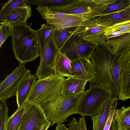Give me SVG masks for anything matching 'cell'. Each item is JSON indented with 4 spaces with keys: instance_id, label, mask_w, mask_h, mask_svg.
<instances>
[{
    "instance_id": "1",
    "label": "cell",
    "mask_w": 130,
    "mask_h": 130,
    "mask_svg": "<svg viewBox=\"0 0 130 130\" xmlns=\"http://www.w3.org/2000/svg\"><path fill=\"white\" fill-rule=\"evenodd\" d=\"M90 59L95 76L89 82V88L95 87L103 89L112 97L118 98L121 64L119 56L112 53L106 41L96 46Z\"/></svg>"
},
{
    "instance_id": "2",
    "label": "cell",
    "mask_w": 130,
    "mask_h": 130,
    "mask_svg": "<svg viewBox=\"0 0 130 130\" xmlns=\"http://www.w3.org/2000/svg\"><path fill=\"white\" fill-rule=\"evenodd\" d=\"M11 42L15 57L19 63H26L40 57L36 30L26 23L12 24Z\"/></svg>"
},
{
    "instance_id": "3",
    "label": "cell",
    "mask_w": 130,
    "mask_h": 130,
    "mask_svg": "<svg viewBox=\"0 0 130 130\" xmlns=\"http://www.w3.org/2000/svg\"><path fill=\"white\" fill-rule=\"evenodd\" d=\"M66 78L57 74L36 80L26 104L37 103L43 107L54 103L62 95V86Z\"/></svg>"
},
{
    "instance_id": "4",
    "label": "cell",
    "mask_w": 130,
    "mask_h": 130,
    "mask_svg": "<svg viewBox=\"0 0 130 130\" xmlns=\"http://www.w3.org/2000/svg\"><path fill=\"white\" fill-rule=\"evenodd\" d=\"M117 0H71L63 5L48 8L54 11L91 20L103 14L109 6Z\"/></svg>"
},
{
    "instance_id": "5",
    "label": "cell",
    "mask_w": 130,
    "mask_h": 130,
    "mask_svg": "<svg viewBox=\"0 0 130 130\" xmlns=\"http://www.w3.org/2000/svg\"><path fill=\"white\" fill-rule=\"evenodd\" d=\"M83 93L64 97L62 95L54 103L42 107L52 125L62 124L74 114H79L78 106Z\"/></svg>"
},
{
    "instance_id": "6",
    "label": "cell",
    "mask_w": 130,
    "mask_h": 130,
    "mask_svg": "<svg viewBox=\"0 0 130 130\" xmlns=\"http://www.w3.org/2000/svg\"><path fill=\"white\" fill-rule=\"evenodd\" d=\"M111 96L103 89L95 87L89 88L82 95L78 106L79 114L82 117H92L97 115L104 103Z\"/></svg>"
},
{
    "instance_id": "7",
    "label": "cell",
    "mask_w": 130,
    "mask_h": 130,
    "mask_svg": "<svg viewBox=\"0 0 130 130\" xmlns=\"http://www.w3.org/2000/svg\"><path fill=\"white\" fill-rule=\"evenodd\" d=\"M60 51L51 34L44 50L40 53V62L35 74L38 80L57 74L55 70L56 62Z\"/></svg>"
},
{
    "instance_id": "8",
    "label": "cell",
    "mask_w": 130,
    "mask_h": 130,
    "mask_svg": "<svg viewBox=\"0 0 130 130\" xmlns=\"http://www.w3.org/2000/svg\"><path fill=\"white\" fill-rule=\"evenodd\" d=\"M96 46L79 37L73 35L60 52L71 61L83 58H90Z\"/></svg>"
},
{
    "instance_id": "9",
    "label": "cell",
    "mask_w": 130,
    "mask_h": 130,
    "mask_svg": "<svg viewBox=\"0 0 130 130\" xmlns=\"http://www.w3.org/2000/svg\"><path fill=\"white\" fill-rule=\"evenodd\" d=\"M31 71L27 69L25 64L19 65L7 76L0 84V101H6L16 96L18 88L23 80L31 74Z\"/></svg>"
},
{
    "instance_id": "10",
    "label": "cell",
    "mask_w": 130,
    "mask_h": 130,
    "mask_svg": "<svg viewBox=\"0 0 130 130\" xmlns=\"http://www.w3.org/2000/svg\"><path fill=\"white\" fill-rule=\"evenodd\" d=\"M40 105L36 103L27 105L21 121L20 130H37L48 121Z\"/></svg>"
},
{
    "instance_id": "11",
    "label": "cell",
    "mask_w": 130,
    "mask_h": 130,
    "mask_svg": "<svg viewBox=\"0 0 130 130\" xmlns=\"http://www.w3.org/2000/svg\"><path fill=\"white\" fill-rule=\"evenodd\" d=\"M121 60L118 100L130 99V49L119 56Z\"/></svg>"
},
{
    "instance_id": "12",
    "label": "cell",
    "mask_w": 130,
    "mask_h": 130,
    "mask_svg": "<svg viewBox=\"0 0 130 130\" xmlns=\"http://www.w3.org/2000/svg\"><path fill=\"white\" fill-rule=\"evenodd\" d=\"M106 28L97 24L93 20L90 24L77 27L73 35L96 46L106 41L104 33Z\"/></svg>"
},
{
    "instance_id": "13",
    "label": "cell",
    "mask_w": 130,
    "mask_h": 130,
    "mask_svg": "<svg viewBox=\"0 0 130 130\" xmlns=\"http://www.w3.org/2000/svg\"><path fill=\"white\" fill-rule=\"evenodd\" d=\"M90 58H83L71 61V77L90 82L94 78L93 65Z\"/></svg>"
},
{
    "instance_id": "14",
    "label": "cell",
    "mask_w": 130,
    "mask_h": 130,
    "mask_svg": "<svg viewBox=\"0 0 130 130\" xmlns=\"http://www.w3.org/2000/svg\"><path fill=\"white\" fill-rule=\"evenodd\" d=\"M97 24L105 28L130 20V6L121 10L103 14L93 19Z\"/></svg>"
},
{
    "instance_id": "15",
    "label": "cell",
    "mask_w": 130,
    "mask_h": 130,
    "mask_svg": "<svg viewBox=\"0 0 130 130\" xmlns=\"http://www.w3.org/2000/svg\"><path fill=\"white\" fill-rule=\"evenodd\" d=\"M118 100L115 97H110L104 104L99 113L91 117L93 122V130H103L115 102Z\"/></svg>"
},
{
    "instance_id": "16",
    "label": "cell",
    "mask_w": 130,
    "mask_h": 130,
    "mask_svg": "<svg viewBox=\"0 0 130 130\" xmlns=\"http://www.w3.org/2000/svg\"><path fill=\"white\" fill-rule=\"evenodd\" d=\"M35 74L26 77L20 85L16 95L18 108L26 104L34 84L36 81Z\"/></svg>"
},
{
    "instance_id": "17",
    "label": "cell",
    "mask_w": 130,
    "mask_h": 130,
    "mask_svg": "<svg viewBox=\"0 0 130 130\" xmlns=\"http://www.w3.org/2000/svg\"><path fill=\"white\" fill-rule=\"evenodd\" d=\"M87 82L71 77L66 78L62 86V95L66 97L84 93Z\"/></svg>"
},
{
    "instance_id": "18",
    "label": "cell",
    "mask_w": 130,
    "mask_h": 130,
    "mask_svg": "<svg viewBox=\"0 0 130 130\" xmlns=\"http://www.w3.org/2000/svg\"><path fill=\"white\" fill-rule=\"evenodd\" d=\"M106 42L112 53L119 56L130 49V33L109 39Z\"/></svg>"
},
{
    "instance_id": "19",
    "label": "cell",
    "mask_w": 130,
    "mask_h": 130,
    "mask_svg": "<svg viewBox=\"0 0 130 130\" xmlns=\"http://www.w3.org/2000/svg\"><path fill=\"white\" fill-rule=\"evenodd\" d=\"M31 9L30 4L16 8L11 11L2 21L9 22L12 24L26 23L31 17Z\"/></svg>"
},
{
    "instance_id": "20",
    "label": "cell",
    "mask_w": 130,
    "mask_h": 130,
    "mask_svg": "<svg viewBox=\"0 0 130 130\" xmlns=\"http://www.w3.org/2000/svg\"><path fill=\"white\" fill-rule=\"evenodd\" d=\"M37 9L47 23L54 25L56 27L70 15L52 10L45 6H38Z\"/></svg>"
},
{
    "instance_id": "21",
    "label": "cell",
    "mask_w": 130,
    "mask_h": 130,
    "mask_svg": "<svg viewBox=\"0 0 130 130\" xmlns=\"http://www.w3.org/2000/svg\"><path fill=\"white\" fill-rule=\"evenodd\" d=\"M77 27L58 29L55 26L54 27L51 35L56 45L60 50L74 34Z\"/></svg>"
},
{
    "instance_id": "22",
    "label": "cell",
    "mask_w": 130,
    "mask_h": 130,
    "mask_svg": "<svg viewBox=\"0 0 130 130\" xmlns=\"http://www.w3.org/2000/svg\"><path fill=\"white\" fill-rule=\"evenodd\" d=\"M114 116L117 122L118 130H125L130 127V106L116 109Z\"/></svg>"
},
{
    "instance_id": "23",
    "label": "cell",
    "mask_w": 130,
    "mask_h": 130,
    "mask_svg": "<svg viewBox=\"0 0 130 130\" xmlns=\"http://www.w3.org/2000/svg\"><path fill=\"white\" fill-rule=\"evenodd\" d=\"M104 33L106 40L130 33V20L106 28Z\"/></svg>"
},
{
    "instance_id": "24",
    "label": "cell",
    "mask_w": 130,
    "mask_h": 130,
    "mask_svg": "<svg viewBox=\"0 0 130 130\" xmlns=\"http://www.w3.org/2000/svg\"><path fill=\"white\" fill-rule=\"evenodd\" d=\"M71 62L70 59L60 51L56 62L55 70L57 74L61 76L71 77Z\"/></svg>"
},
{
    "instance_id": "25",
    "label": "cell",
    "mask_w": 130,
    "mask_h": 130,
    "mask_svg": "<svg viewBox=\"0 0 130 130\" xmlns=\"http://www.w3.org/2000/svg\"><path fill=\"white\" fill-rule=\"evenodd\" d=\"M41 26V27L39 29L36 30L39 45L40 53L45 48L48 39L55 27L54 25L47 23L43 24Z\"/></svg>"
},
{
    "instance_id": "26",
    "label": "cell",
    "mask_w": 130,
    "mask_h": 130,
    "mask_svg": "<svg viewBox=\"0 0 130 130\" xmlns=\"http://www.w3.org/2000/svg\"><path fill=\"white\" fill-rule=\"evenodd\" d=\"M26 104L18 108L16 111L7 119L6 130H18L25 108Z\"/></svg>"
},
{
    "instance_id": "27",
    "label": "cell",
    "mask_w": 130,
    "mask_h": 130,
    "mask_svg": "<svg viewBox=\"0 0 130 130\" xmlns=\"http://www.w3.org/2000/svg\"><path fill=\"white\" fill-rule=\"evenodd\" d=\"M89 20L80 16L70 14L64 19L57 27V29H61L71 27H77L85 25Z\"/></svg>"
},
{
    "instance_id": "28",
    "label": "cell",
    "mask_w": 130,
    "mask_h": 130,
    "mask_svg": "<svg viewBox=\"0 0 130 130\" xmlns=\"http://www.w3.org/2000/svg\"><path fill=\"white\" fill-rule=\"evenodd\" d=\"M28 4L27 0H9L3 4L0 11V21L1 22L15 8Z\"/></svg>"
},
{
    "instance_id": "29",
    "label": "cell",
    "mask_w": 130,
    "mask_h": 130,
    "mask_svg": "<svg viewBox=\"0 0 130 130\" xmlns=\"http://www.w3.org/2000/svg\"><path fill=\"white\" fill-rule=\"evenodd\" d=\"M71 0H27L28 4L52 8L64 4Z\"/></svg>"
},
{
    "instance_id": "30",
    "label": "cell",
    "mask_w": 130,
    "mask_h": 130,
    "mask_svg": "<svg viewBox=\"0 0 130 130\" xmlns=\"http://www.w3.org/2000/svg\"><path fill=\"white\" fill-rule=\"evenodd\" d=\"M12 26L11 23L6 21L1 22L0 26V47L7 38L11 36Z\"/></svg>"
},
{
    "instance_id": "31",
    "label": "cell",
    "mask_w": 130,
    "mask_h": 130,
    "mask_svg": "<svg viewBox=\"0 0 130 130\" xmlns=\"http://www.w3.org/2000/svg\"><path fill=\"white\" fill-rule=\"evenodd\" d=\"M130 5L129 0H118L116 2L109 6L103 14H108L121 10Z\"/></svg>"
},
{
    "instance_id": "32",
    "label": "cell",
    "mask_w": 130,
    "mask_h": 130,
    "mask_svg": "<svg viewBox=\"0 0 130 130\" xmlns=\"http://www.w3.org/2000/svg\"><path fill=\"white\" fill-rule=\"evenodd\" d=\"M8 108L6 101H1L0 105V130H6L8 117Z\"/></svg>"
},
{
    "instance_id": "33",
    "label": "cell",
    "mask_w": 130,
    "mask_h": 130,
    "mask_svg": "<svg viewBox=\"0 0 130 130\" xmlns=\"http://www.w3.org/2000/svg\"><path fill=\"white\" fill-rule=\"evenodd\" d=\"M118 104L117 101H116L113 105L108 118L105 125L103 130H109L114 115Z\"/></svg>"
},
{
    "instance_id": "34",
    "label": "cell",
    "mask_w": 130,
    "mask_h": 130,
    "mask_svg": "<svg viewBox=\"0 0 130 130\" xmlns=\"http://www.w3.org/2000/svg\"><path fill=\"white\" fill-rule=\"evenodd\" d=\"M69 130H79L78 121L74 117H73L70 122L69 125Z\"/></svg>"
},
{
    "instance_id": "35",
    "label": "cell",
    "mask_w": 130,
    "mask_h": 130,
    "mask_svg": "<svg viewBox=\"0 0 130 130\" xmlns=\"http://www.w3.org/2000/svg\"><path fill=\"white\" fill-rule=\"evenodd\" d=\"M79 130H87L86 122L84 117H82L78 120Z\"/></svg>"
},
{
    "instance_id": "36",
    "label": "cell",
    "mask_w": 130,
    "mask_h": 130,
    "mask_svg": "<svg viewBox=\"0 0 130 130\" xmlns=\"http://www.w3.org/2000/svg\"><path fill=\"white\" fill-rule=\"evenodd\" d=\"M109 130H118L117 122L114 116H113Z\"/></svg>"
},
{
    "instance_id": "37",
    "label": "cell",
    "mask_w": 130,
    "mask_h": 130,
    "mask_svg": "<svg viewBox=\"0 0 130 130\" xmlns=\"http://www.w3.org/2000/svg\"><path fill=\"white\" fill-rule=\"evenodd\" d=\"M55 130H69V128L67 127L64 124H61L57 125Z\"/></svg>"
},
{
    "instance_id": "38",
    "label": "cell",
    "mask_w": 130,
    "mask_h": 130,
    "mask_svg": "<svg viewBox=\"0 0 130 130\" xmlns=\"http://www.w3.org/2000/svg\"><path fill=\"white\" fill-rule=\"evenodd\" d=\"M51 125H52L51 123L50 122L48 121L43 126L41 130H47Z\"/></svg>"
},
{
    "instance_id": "39",
    "label": "cell",
    "mask_w": 130,
    "mask_h": 130,
    "mask_svg": "<svg viewBox=\"0 0 130 130\" xmlns=\"http://www.w3.org/2000/svg\"><path fill=\"white\" fill-rule=\"evenodd\" d=\"M43 126H42V127H43ZM42 127H41V128H39V129H37V130H41V129H42Z\"/></svg>"
},
{
    "instance_id": "40",
    "label": "cell",
    "mask_w": 130,
    "mask_h": 130,
    "mask_svg": "<svg viewBox=\"0 0 130 130\" xmlns=\"http://www.w3.org/2000/svg\"><path fill=\"white\" fill-rule=\"evenodd\" d=\"M127 130H130V127L127 129Z\"/></svg>"
},
{
    "instance_id": "41",
    "label": "cell",
    "mask_w": 130,
    "mask_h": 130,
    "mask_svg": "<svg viewBox=\"0 0 130 130\" xmlns=\"http://www.w3.org/2000/svg\"><path fill=\"white\" fill-rule=\"evenodd\" d=\"M20 130V128H19V130Z\"/></svg>"
},
{
    "instance_id": "42",
    "label": "cell",
    "mask_w": 130,
    "mask_h": 130,
    "mask_svg": "<svg viewBox=\"0 0 130 130\" xmlns=\"http://www.w3.org/2000/svg\"><path fill=\"white\" fill-rule=\"evenodd\" d=\"M127 130V129H126V130Z\"/></svg>"
},
{
    "instance_id": "43",
    "label": "cell",
    "mask_w": 130,
    "mask_h": 130,
    "mask_svg": "<svg viewBox=\"0 0 130 130\" xmlns=\"http://www.w3.org/2000/svg\"></svg>"
}]
</instances>
